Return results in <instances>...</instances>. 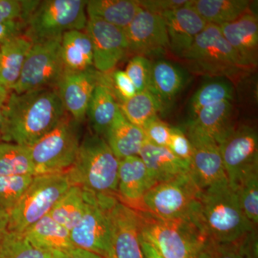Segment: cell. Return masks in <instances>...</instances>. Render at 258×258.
<instances>
[{"mask_svg": "<svg viewBox=\"0 0 258 258\" xmlns=\"http://www.w3.org/2000/svg\"><path fill=\"white\" fill-rule=\"evenodd\" d=\"M186 134L193 149L190 174L198 187L205 189L227 182L228 180L218 144L210 139Z\"/></svg>", "mask_w": 258, "mask_h": 258, "instance_id": "cell-17", "label": "cell"}, {"mask_svg": "<svg viewBox=\"0 0 258 258\" xmlns=\"http://www.w3.org/2000/svg\"><path fill=\"white\" fill-rule=\"evenodd\" d=\"M200 190L189 171L154 185L144 196L142 211L169 220L189 217Z\"/></svg>", "mask_w": 258, "mask_h": 258, "instance_id": "cell-10", "label": "cell"}, {"mask_svg": "<svg viewBox=\"0 0 258 258\" xmlns=\"http://www.w3.org/2000/svg\"><path fill=\"white\" fill-rule=\"evenodd\" d=\"M109 82H111V84H108L107 86L111 90L114 96L115 95L119 98L120 103L130 99L137 93L134 83L124 71L116 70L113 71Z\"/></svg>", "mask_w": 258, "mask_h": 258, "instance_id": "cell-43", "label": "cell"}, {"mask_svg": "<svg viewBox=\"0 0 258 258\" xmlns=\"http://www.w3.org/2000/svg\"><path fill=\"white\" fill-rule=\"evenodd\" d=\"M124 32L128 52L136 55L147 57L169 49V37L162 15L140 8Z\"/></svg>", "mask_w": 258, "mask_h": 258, "instance_id": "cell-15", "label": "cell"}, {"mask_svg": "<svg viewBox=\"0 0 258 258\" xmlns=\"http://www.w3.org/2000/svg\"><path fill=\"white\" fill-rule=\"evenodd\" d=\"M79 124L66 113L55 128L29 147L35 176L64 172L74 165L81 144Z\"/></svg>", "mask_w": 258, "mask_h": 258, "instance_id": "cell-7", "label": "cell"}, {"mask_svg": "<svg viewBox=\"0 0 258 258\" xmlns=\"http://www.w3.org/2000/svg\"><path fill=\"white\" fill-rule=\"evenodd\" d=\"M187 71L167 60L152 62L150 81L147 91L160 103L162 111L174 101L189 82Z\"/></svg>", "mask_w": 258, "mask_h": 258, "instance_id": "cell-20", "label": "cell"}, {"mask_svg": "<svg viewBox=\"0 0 258 258\" xmlns=\"http://www.w3.org/2000/svg\"><path fill=\"white\" fill-rule=\"evenodd\" d=\"M53 254L34 247L23 234L8 231L0 247V258H52Z\"/></svg>", "mask_w": 258, "mask_h": 258, "instance_id": "cell-35", "label": "cell"}, {"mask_svg": "<svg viewBox=\"0 0 258 258\" xmlns=\"http://www.w3.org/2000/svg\"><path fill=\"white\" fill-rule=\"evenodd\" d=\"M219 147L232 189L247 176L258 173V136L253 127L235 125Z\"/></svg>", "mask_w": 258, "mask_h": 258, "instance_id": "cell-11", "label": "cell"}, {"mask_svg": "<svg viewBox=\"0 0 258 258\" xmlns=\"http://www.w3.org/2000/svg\"><path fill=\"white\" fill-rule=\"evenodd\" d=\"M85 30L92 43L93 67L101 74L111 72L128 52L124 30L92 16Z\"/></svg>", "mask_w": 258, "mask_h": 258, "instance_id": "cell-14", "label": "cell"}, {"mask_svg": "<svg viewBox=\"0 0 258 258\" xmlns=\"http://www.w3.org/2000/svg\"><path fill=\"white\" fill-rule=\"evenodd\" d=\"M155 183L139 156L119 160L117 198L120 203L138 211L143 210L142 200Z\"/></svg>", "mask_w": 258, "mask_h": 258, "instance_id": "cell-18", "label": "cell"}, {"mask_svg": "<svg viewBox=\"0 0 258 258\" xmlns=\"http://www.w3.org/2000/svg\"><path fill=\"white\" fill-rule=\"evenodd\" d=\"M234 96L235 88L230 79L212 78L202 85L190 99L189 120L206 107L223 101H232Z\"/></svg>", "mask_w": 258, "mask_h": 258, "instance_id": "cell-31", "label": "cell"}, {"mask_svg": "<svg viewBox=\"0 0 258 258\" xmlns=\"http://www.w3.org/2000/svg\"><path fill=\"white\" fill-rule=\"evenodd\" d=\"M140 8L135 0H90L86 13L88 17H96L124 30Z\"/></svg>", "mask_w": 258, "mask_h": 258, "instance_id": "cell-30", "label": "cell"}, {"mask_svg": "<svg viewBox=\"0 0 258 258\" xmlns=\"http://www.w3.org/2000/svg\"><path fill=\"white\" fill-rule=\"evenodd\" d=\"M61 57L66 71H81L94 68L92 43L88 34L82 30L62 34Z\"/></svg>", "mask_w": 258, "mask_h": 258, "instance_id": "cell-28", "label": "cell"}, {"mask_svg": "<svg viewBox=\"0 0 258 258\" xmlns=\"http://www.w3.org/2000/svg\"><path fill=\"white\" fill-rule=\"evenodd\" d=\"M148 142L159 147H169L171 127L158 116L154 117L142 128Z\"/></svg>", "mask_w": 258, "mask_h": 258, "instance_id": "cell-40", "label": "cell"}, {"mask_svg": "<svg viewBox=\"0 0 258 258\" xmlns=\"http://www.w3.org/2000/svg\"><path fill=\"white\" fill-rule=\"evenodd\" d=\"M103 139L118 160L139 156L141 149L147 142L143 130L130 123L121 111L107 131Z\"/></svg>", "mask_w": 258, "mask_h": 258, "instance_id": "cell-25", "label": "cell"}, {"mask_svg": "<svg viewBox=\"0 0 258 258\" xmlns=\"http://www.w3.org/2000/svg\"><path fill=\"white\" fill-rule=\"evenodd\" d=\"M195 258H244L237 244L207 241Z\"/></svg>", "mask_w": 258, "mask_h": 258, "instance_id": "cell-41", "label": "cell"}, {"mask_svg": "<svg viewBox=\"0 0 258 258\" xmlns=\"http://www.w3.org/2000/svg\"><path fill=\"white\" fill-rule=\"evenodd\" d=\"M222 34L244 63L250 69L257 64L258 21L247 12L232 23L220 26Z\"/></svg>", "mask_w": 258, "mask_h": 258, "instance_id": "cell-22", "label": "cell"}, {"mask_svg": "<svg viewBox=\"0 0 258 258\" xmlns=\"http://www.w3.org/2000/svg\"><path fill=\"white\" fill-rule=\"evenodd\" d=\"M87 1H40L26 23L24 35L33 42L62 35L71 30H85Z\"/></svg>", "mask_w": 258, "mask_h": 258, "instance_id": "cell-8", "label": "cell"}, {"mask_svg": "<svg viewBox=\"0 0 258 258\" xmlns=\"http://www.w3.org/2000/svg\"><path fill=\"white\" fill-rule=\"evenodd\" d=\"M102 75L94 68L81 71L64 70L57 83L56 89L64 110L79 123L86 119L88 105Z\"/></svg>", "mask_w": 258, "mask_h": 258, "instance_id": "cell-16", "label": "cell"}, {"mask_svg": "<svg viewBox=\"0 0 258 258\" xmlns=\"http://www.w3.org/2000/svg\"><path fill=\"white\" fill-rule=\"evenodd\" d=\"M84 209V191L79 186H71L49 215L71 232L81 220Z\"/></svg>", "mask_w": 258, "mask_h": 258, "instance_id": "cell-33", "label": "cell"}, {"mask_svg": "<svg viewBox=\"0 0 258 258\" xmlns=\"http://www.w3.org/2000/svg\"><path fill=\"white\" fill-rule=\"evenodd\" d=\"M84 191L85 209L81 220L70 232L76 247L106 255L110 240V225L104 198Z\"/></svg>", "mask_w": 258, "mask_h": 258, "instance_id": "cell-13", "label": "cell"}, {"mask_svg": "<svg viewBox=\"0 0 258 258\" xmlns=\"http://www.w3.org/2000/svg\"><path fill=\"white\" fill-rule=\"evenodd\" d=\"M139 157L143 161L155 184L190 171L189 164L176 157L169 147H159L147 142L141 149Z\"/></svg>", "mask_w": 258, "mask_h": 258, "instance_id": "cell-23", "label": "cell"}, {"mask_svg": "<svg viewBox=\"0 0 258 258\" xmlns=\"http://www.w3.org/2000/svg\"><path fill=\"white\" fill-rule=\"evenodd\" d=\"M233 112L232 101L206 107L189 120L185 133L210 139L220 145L235 126L232 121Z\"/></svg>", "mask_w": 258, "mask_h": 258, "instance_id": "cell-21", "label": "cell"}, {"mask_svg": "<svg viewBox=\"0 0 258 258\" xmlns=\"http://www.w3.org/2000/svg\"><path fill=\"white\" fill-rule=\"evenodd\" d=\"M189 218L209 240L235 244L255 230L228 181L200 190Z\"/></svg>", "mask_w": 258, "mask_h": 258, "instance_id": "cell-2", "label": "cell"}, {"mask_svg": "<svg viewBox=\"0 0 258 258\" xmlns=\"http://www.w3.org/2000/svg\"><path fill=\"white\" fill-rule=\"evenodd\" d=\"M119 160L103 137L87 136L80 144L74 165L66 171L71 186L96 196L117 197Z\"/></svg>", "mask_w": 258, "mask_h": 258, "instance_id": "cell-3", "label": "cell"}, {"mask_svg": "<svg viewBox=\"0 0 258 258\" xmlns=\"http://www.w3.org/2000/svg\"><path fill=\"white\" fill-rule=\"evenodd\" d=\"M66 171L34 176L23 197L9 213L8 231L23 234L51 210L71 187Z\"/></svg>", "mask_w": 258, "mask_h": 258, "instance_id": "cell-6", "label": "cell"}, {"mask_svg": "<svg viewBox=\"0 0 258 258\" xmlns=\"http://www.w3.org/2000/svg\"><path fill=\"white\" fill-rule=\"evenodd\" d=\"M0 175L35 176L29 148L12 142H0Z\"/></svg>", "mask_w": 258, "mask_h": 258, "instance_id": "cell-32", "label": "cell"}, {"mask_svg": "<svg viewBox=\"0 0 258 258\" xmlns=\"http://www.w3.org/2000/svg\"><path fill=\"white\" fill-rule=\"evenodd\" d=\"M61 40L62 35L32 43L13 92L19 94L41 88H56L64 71Z\"/></svg>", "mask_w": 258, "mask_h": 258, "instance_id": "cell-9", "label": "cell"}, {"mask_svg": "<svg viewBox=\"0 0 258 258\" xmlns=\"http://www.w3.org/2000/svg\"><path fill=\"white\" fill-rule=\"evenodd\" d=\"M168 147L176 157L190 165L192 159V145L184 131L171 127L170 142Z\"/></svg>", "mask_w": 258, "mask_h": 258, "instance_id": "cell-42", "label": "cell"}, {"mask_svg": "<svg viewBox=\"0 0 258 258\" xmlns=\"http://www.w3.org/2000/svg\"><path fill=\"white\" fill-rule=\"evenodd\" d=\"M118 106L123 116L142 129L149 120L158 116L159 112L163 111L160 103L149 91L137 93Z\"/></svg>", "mask_w": 258, "mask_h": 258, "instance_id": "cell-34", "label": "cell"}, {"mask_svg": "<svg viewBox=\"0 0 258 258\" xmlns=\"http://www.w3.org/2000/svg\"><path fill=\"white\" fill-rule=\"evenodd\" d=\"M52 258H102L98 254L85 250V249L74 247V248L56 252L53 254Z\"/></svg>", "mask_w": 258, "mask_h": 258, "instance_id": "cell-47", "label": "cell"}, {"mask_svg": "<svg viewBox=\"0 0 258 258\" xmlns=\"http://www.w3.org/2000/svg\"><path fill=\"white\" fill-rule=\"evenodd\" d=\"M23 235L37 248L54 254L74 248L70 232L50 216L45 215L29 227Z\"/></svg>", "mask_w": 258, "mask_h": 258, "instance_id": "cell-24", "label": "cell"}, {"mask_svg": "<svg viewBox=\"0 0 258 258\" xmlns=\"http://www.w3.org/2000/svg\"><path fill=\"white\" fill-rule=\"evenodd\" d=\"M10 91L0 86V106H4L9 96Z\"/></svg>", "mask_w": 258, "mask_h": 258, "instance_id": "cell-50", "label": "cell"}, {"mask_svg": "<svg viewBox=\"0 0 258 258\" xmlns=\"http://www.w3.org/2000/svg\"><path fill=\"white\" fill-rule=\"evenodd\" d=\"M110 240L103 258H144L138 212L120 203L116 197L106 200Z\"/></svg>", "mask_w": 258, "mask_h": 258, "instance_id": "cell-12", "label": "cell"}, {"mask_svg": "<svg viewBox=\"0 0 258 258\" xmlns=\"http://www.w3.org/2000/svg\"><path fill=\"white\" fill-rule=\"evenodd\" d=\"M141 239L166 258H195L208 239L189 217L163 219L138 211Z\"/></svg>", "mask_w": 258, "mask_h": 258, "instance_id": "cell-4", "label": "cell"}, {"mask_svg": "<svg viewBox=\"0 0 258 258\" xmlns=\"http://www.w3.org/2000/svg\"><path fill=\"white\" fill-rule=\"evenodd\" d=\"M180 58L191 73L209 78L230 79L251 70L226 40L220 27L212 24L207 25Z\"/></svg>", "mask_w": 258, "mask_h": 258, "instance_id": "cell-5", "label": "cell"}, {"mask_svg": "<svg viewBox=\"0 0 258 258\" xmlns=\"http://www.w3.org/2000/svg\"><path fill=\"white\" fill-rule=\"evenodd\" d=\"M120 112L111 90L101 81L93 91L86 113L95 134L103 138Z\"/></svg>", "mask_w": 258, "mask_h": 258, "instance_id": "cell-27", "label": "cell"}, {"mask_svg": "<svg viewBox=\"0 0 258 258\" xmlns=\"http://www.w3.org/2000/svg\"><path fill=\"white\" fill-rule=\"evenodd\" d=\"M25 23L22 21L0 23V45L13 37L24 35Z\"/></svg>", "mask_w": 258, "mask_h": 258, "instance_id": "cell-46", "label": "cell"}, {"mask_svg": "<svg viewBox=\"0 0 258 258\" xmlns=\"http://www.w3.org/2000/svg\"><path fill=\"white\" fill-rule=\"evenodd\" d=\"M248 0H190L189 5L208 24L221 26L249 12Z\"/></svg>", "mask_w": 258, "mask_h": 258, "instance_id": "cell-29", "label": "cell"}, {"mask_svg": "<svg viewBox=\"0 0 258 258\" xmlns=\"http://www.w3.org/2000/svg\"><path fill=\"white\" fill-rule=\"evenodd\" d=\"M242 212L251 223H258V173L251 174L234 188Z\"/></svg>", "mask_w": 258, "mask_h": 258, "instance_id": "cell-36", "label": "cell"}, {"mask_svg": "<svg viewBox=\"0 0 258 258\" xmlns=\"http://www.w3.org/2000/svg\"><path fill=\"white\" fill-rule=\"evenodd\" d=\"M235 244L244 258H258L257 235L256 229L251 231Z\"/></svg>", "mask_w": 258, "mask_h": 258, "instance_id": "cell-45", "label": "cell"}, {"mask_svg": "<svg viewBox=\"0 0 258 258\" xmlns=\"http://www.w3.org/2000/svg\"><path fill=\"white\" fill-rule=\"evenodd\" d=\"M189 1L185 6L162 15L169 37V49L179 57L189 50L208 25L190 6Z\"/></svg>", "mask_w": 258, "mask_h": 258, "instance_id": "cell-19", "label": "cell"}, {"mask_svg": "<svg viewBox=\"0 0 258 258\" xmlns=\"http://www.w3.org/2000/svg\"><path fill=\"white\" fill-rule=\"evenodd\" d=\"M32 42L25 35L0 45V86L12 91L18 82Z\"/></svg>", "mask_w": 258, "mask_h": 258, "instance_id": "cell-26", "label": "cell"}, {"mask_svg": "<svg viewBox=\"0 0 258 258\" xmlns=\"http://www.w3.org/2000/svg\"><path fill=\"white\" fill-rule=\"evenodd\" d=\"M141 244H142L144 258H166L162 254L159 253L152 244L148 243L147 242L142 240V239H141Z\"/></svg>", "mask_w": 258, "mask_h": 258, "instance_id": "cell-48", "label": "cell"}, {"mask_svg": "<svg viewBox=\"0 0 258 258\" xmlns=\"http://www.w3.org/2000/svg\"><path fill=\"white\" fill-rule=\"evenodd\" d=\"M189 0H141V8L156 14L162 15L167 12L178 9L187 5Z\"/></svg>", "mask_w": 258, "mask_h": 258, "instance_id": "cell-44", "label": "cell"}, {"mask_svg": "<svg viewBox=\"0 0 258 258\" xmlns=\"http://www.w3.org/2000/svg\"><path fill=\"white\" fill-rule=\"evenodd\" d=\"M34 176L0 175V210L9 212L14 208Z\"/></svg>", "mask_w": 258, "mask_h": 258, "instance_id": "cell-37", "label": "cell"}, {"mask_svg": "<svg viewBox=\"0 0 258 258\" xmlns=\"http://www.w3.org/2000/svg\"><path fill=\"white\" fill-rule=\"evenodd\" d=\"M151 69L152 62L145 56L135 55L129 60L124 71L134 83L137 93L147 91Z\"/></svg>", "mask_w": 258, "mask_h": 258, "instance_id": "cell-39", "label": "cell"}, {"mask_svg": "<svg viewBox=\"0 0 258 258\" xmlns=\"http://www.w3.org/2000/svg\"><path fill=\"white\" fill-rule=\"evenodd\" d=\"M8 221H9V213L0 210V247L5 234L8 232Z\"/></svg>", "mask_w": 258, "mask_h": 258, "instance_id": "cell-49", "label": "cell"}, {"mask_svg": "<svg viewBox=\"0 0 258 258\" xmlns=\"http://www.w3.org/2000/svg\"><path fill=\"white\" fill-rule=\"evenodd\" d=\"M3 106H0V142H3Z\"/></svg>", "mask_w": 258, "mask_h": 258, "instance_id": "cell-51", "label": "cell"}, {"mask_svg": "<svg viewBox=\"0 0 258 258\" xmlns=\"http://www.w3.org/2000/svg\"><path fill=\"white\" fill-rule=\"evenodd\" d=\"M67 112L56 88L10 93L3 106V142L30 147L46 135Z\"/></svg>", "mask_w": 258, "mask_h": 258, "instance_id": "cell-1", "label": "cell"}, {"mask_svg": "<svg viewBox=\"0 0 258 258\" xmlns=\"http://www.w3.org/2000/svg\"><path fill=\"white\" fill-rule=\"evenodd\" d=\"M40 2L0 0V23L22 21L26 25Z\"/></svg>", "mask_w": 258, "mask_h": 258, "instance_id": "cell-38", "label": "cell"}]
</instances>
